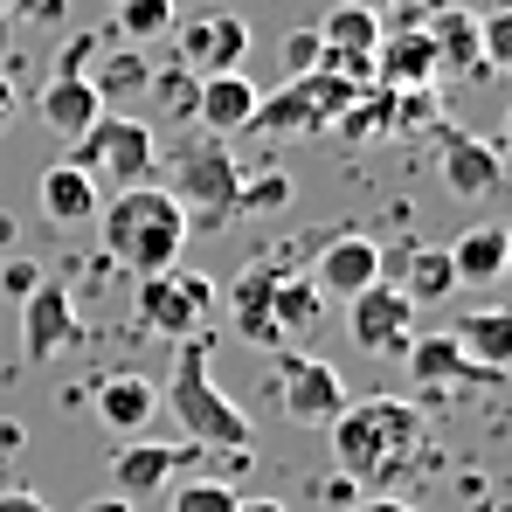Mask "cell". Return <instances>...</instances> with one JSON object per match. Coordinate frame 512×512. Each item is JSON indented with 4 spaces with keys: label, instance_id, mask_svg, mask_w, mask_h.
Segmentation results:
<instances>
[{
    "label": "cell",
    "instance_id": "6da1fadb",
    "mask_svg": "<svg viewBox=\"0 0 512 512\" xmlns=\"http://www.w3.org/2000/svg\"><path fill=\"white\" fill-rule=\"evenodd\" d=\"M333 457L360 492H402L429 464V423L402 395H367L333 416Z\"/></svg>",
    "mask_w": 512,
    "mask_h": 512
},
{
    "label": "cell",
    "instance_id": "7a4b0ae2",
    "mask_svg": "<svg viewBox=\"0 0 512 512\" xmlns=\"http://www.w3.org/2000/svg\"><path fill=\"white\" fill-rule=\"evenodd\" d=\"M97 222H104V250H111V263H125L132 277L173 270L180 250H187V236H194L187 215H180V201H173L167 187H153V180L118 187L111 208H97Z\"/></svg>",
    "mask_w": 512,
    "mask_h": 512
},
{
    "label": "cell",
    "instance_id": "3957f363",
    "mask_svg": "<svg viewBox=\"0 0 512 512\" xmlns=\"http://www.w3.org/2000/svg\"><path fill=\"white\" fill-rule=\"evenodd\" d=\"M167 409L180 416V436L187 443H201V450H222V457H236V450H250L256 429L250 416L215 388V340L208 333H194V340H173V374H167Z\"/></svg>",
    "mask_w": 512,
    "mask_h": 512
},
{
    "label": "cell",
    "instance_id": "277c9868",
    "mask_svg": "<svg viewBox=\"0 0 512 512\" xmlns=\"http://www.w3.org/2000/svg\"><path fill=\"white\" fill-rule=\"evenodd\" d=\"M173 201H180V215H187V229H201V236H215V229H229L243 208V167H236V153H229V139H194V146H180V160H173Z\"/></svg>",
    "mask_w": 512,
    "mask_h": 512
},
{
    "label": "cell",
    "instance_id": "5b68a950",
    "mask_svg": "<svg viewBox=\"0 0 512 512\" xmlns=\"http://www.w3.org/2000/svg\"><path fill=\"white\" fill-rule=\"evenodd\" d=\"M215 312H222L215 277H201V270H187V263L153 270V277L132 284V319H139L153 340H194V333H208Z\"/></svg>",
    "mask_w": 512,
    "mask_h": 512
},
{
    "label": "cell",
    "instance_id": "8992f818",
    "mask_svg": "<svg viewBox=\"0 0 512 512\" xmlns=\"http://www.w3.org/2000/svg\"><path fill=\"white\" fill-rule=\"evenodd\" d=\"M160 160V139L146 118H125V111H97L84 132L70 139V167H84L90 180H111V187H132L146 180Z\"/></svg>",
    "mask_w": 512,
    "mask_h": 512
},
{
    "label": "cell",
    "instance_id": "52a82bcc",
    "mask_svg": "<svg viewBox=\"0 0 512 512\" xmlns=\"http://www.w3.org/2000/svg\"><path fill=\"white\" fill-rule=\"evenodd\" d=\"M277 409H284L291 423H305V429H326L346 409L340 367L319 360V353H284V360H277Z\"/></svg>",
    "mask_w": 512,
    "mask_h": 512
},
{
    "label": "cell",
    "instance_id": "ba28073f",
    "mask_svg": "<svg viewBox=\"0 0 512 512\" xmlns=\"http://www.w3.org/2000/svg\"><path fill=\"white\" fill-rule=\"evenodd\" d=\"M77 340H84V319H77L70 284H63V277H42V284L21 298V360L42 367V360H56L63 346H77Z\"/></svg>",
    "mask_w": 512,
    "mask_h": 512
},
{
    "label": "cell",
    "instance_id": "9c48e42d",
    "mask_svg": "<svg viewBox=\"0 0 512 512\" xmlns=\"http://www.w3.org/2000/svg\"><path fill=\"white\" fill-rule=\"evenodd\" d=\"M346 333H353L360 353L395 360L402 346L416 340V305H409L395 284H367V291H353V298H346Z\"/></svg>",
    "mask_w": 512,
    "mask_h": 512
},
{
    "label": "cell",
    "instance_id": "30bf717a",
    "mask_svg": "<svg viewBox=\"0 0 512 512\" xmlns=\"http://www.w3.org/2000/svg\"><path fill=\"white\" fill-rule=\"evenodd\" d=\"M201 457V443H118V457H111V492L118 499H167L173 478L187 471Z\"/></svg>",
    "mask_w": 512,
    "mask_h": 512
},
{
    "label": "cell",
    "instance_id": "8fae6325",
    "mask_svg": "<svg viewBox=\"0 0 512 512\" xmlns=\"http://www.w3.org/2000/svg\"><path fill=\"white\" fill-rule=\"evenodd\" d=\"M436 160H443V187H450L457 201H485V194H499V180H506V139L443 132Z\"/></svg>",
    "mask_w": 512,
    "mask_h": 512
},
{
    "label": "cell",
    "instance_id": "7c38bea8",
    "mask_svg": "<svg viewBox=\"0 0 512 512\" xmlns=\"http://www.w3.org/2000/svg\"><path fill=\"white\" fill-rule=\"evenodd\" d=\"M305 277H312V291H319L326 305H346L353 291L381 284V243L360 236V229H346V236H333V243L319 250V263H312Z\"/></svg>",
    "mask_w": 512,
    "mask_h": 512
},
{
    "label": "cell",
    "instance_id": "4fadbf2b",
    "mask_svg": "<svg viewBox=\"0 0 512 512\" xmlns=\"http://www.w3.org/2000/svg\"><path fill=\"white\" fill-rule=\"evenodd\" d=\"M423 35H429V49H436V77H457V84L492 77V70H485V49H478V14H471L464 0L429 7Z\"/></svg>",
    "mask_w": 512,
    "mask_h": 512
},
{
    "label": "cell",
    "instance_id": "5bb4252c",
    "mask_svg": "<svg viewBox=\"0 0 512 512\" xmlns=\"http://www.w3.org/2000/svg\"><path fill=\"white\" fill-rule=\"evenodd\" d=\"M402 367H409V388H429V395H450V388H492L499 374H485V367H471L464 360V346L450 340V333H416V340L402 346Z\"/></svg>",
    "mask_w": 512,
    "mask_h": 512
},
{
    "label": "cell",
    "instance_id": "9a60e30c",
    "mask_svg": "<svg viewBox=\"0 0 512 512\" xmlns=\"http://www.w3.org/2000/svg\"><path fill=\"white\" fill-rule=\"evenodd\" d=\"M250 56V21L243 14H201L180 28V63L194 77H215V70H243Z\"/></svg>",
    "mask_w": 512,
    "mask_h": 512
},
{
    "label": "cell",
    "instance_id": "2e32d148",
    "mask_svg": "<svg viewBox=\"0 0 512 512\" xmlns=\"http://www.w3.org/2000/svg\"><path fill=\"white\" fill-rule=\"evenodd\" d=\"M90 402H97V423L111 436H139L160 409V381H146L139 367H118V374H97L90 381Z\"/></svg>",
    "mask_w": 512,
    "mask_h": 512
},
{
    "label": "cell",
    "instance_id": "e0dca14e",
    "mask_svg": "<svg viewBox=\"0 0 512 512\" xmlns=\"http://www.w3.org/2000/svg\"><path fill=\"white\" fill-rule=\"evenodd\" d=\"M250 111H256V84L243 70H215V77L194 84V111L187 118L208 139H236V132H250Z\"/></svg>",
    "mask_w": 512,
    "mask_h": 512
},
{
    "label": "cell",
    "instance_id": "ac0fdd59",
    "mask_svg": "<svg viewBox=\"0 0 512 512\" xmlns=\"http://www.w3.org/2000/svg\"><path fill=\"white\" fill-rule=\"evenodd\" d=\"M374 84L381 90H429L436 84V49L423 28H395L374 42Z\"/></svg>",
    "mask_w": 512,
    "mask_h": 512
},
{
    "label": "cell",
    "instance_id": "d6986e66",
    "mask_svg": "<svg viewBox=\"0 0 512 512\" xmlns=\"http://www.w3.org/2000/svg\"><path fill=\"white\" fill-rule=\"evenodd\" d=\"M277 263H250L243 277H236V291H229V326H236V340L250 346H284L277 333V319H270V291H277Z\"/></svg>",
    "mask_w": 512,
    "mask_h": 512
},
{
    "label": "cell",
    "instance_id": "ffe728a7",
    "mask_svg": "<svg viewBox=\"0 0 512 512\" xmlns=\"http://www.w3.org/2000/svg\"><path fill=\"white\" fill-rule=\"evenodd\" d=\"M443 250H450L457 284H499L512 270V229L506 222H478V229H464V236L443 243Z\"/></svg>",
    "mask_w": 512,
    "mask_h": 512
},
{
    "label": "cell",
    "instance_id": "44dd1931",
    "mask_svg": "<svg viewBox=\"0 0 512 512\" xmlns=\"http://www.w3.org/2000/svg\"><path fill=\"white\" fill-rule=\"evenodd\" d=\"M450 340L464 346V360H471V367H485V374H506V367H512V312H499V305L457 312Z\"/></svg>",
    "mask_w": 512,
    "mask_h": 512
},
{
    "label": "cell",
    "instance_id": "7402d4cb",
    "mask_svg": "<svg viewBox=\"0 0 512 512\" xmlns=\"http://www.w3.org/2000/svg\"><path fill=\"white\" fill-rule=\"evenodd\" d=\"M35 201H42V215L49 222H63V229H77V222H97V180L84 167H70V160H56V167H42V187H35Z\"/></svg>",
    "mask_w": 512,
    "mask_h": 512
},
{
    "label": "cell",
    "instance_id": "603a6c76",
    "mask_svg": "<svg viewBox=\"0 0 512 512\" xmlns=\"http://www.w3.org/2000/svg\"><path fill=\"white\" fill-rule=\"evenodd\" d=\"M146 84H153V56L139 49V42H104L97 49V77H90V90H97V104L111 111V104H125V97H146Z\"/></svg>",
    "mask_w": 512,
    "mask_h": 512
},
{
    "label": "cell",
    "instance_id": "cb8c5ba5",
    "mask_svg": "<svg viewBox=\"0 0 512 512\" xmlns=\"http://www.w3.org/2000/svg\"><path fill=\"white\" fill-rule=\"evenodd\" d=\"M97 111H104V104H97L90 77H49V84H42V97H35V118H42L56 139H77Z\"/></svg>",
    "mask_w": 512,
    "mask_h": 512
},
{
    "label": "cell",
    "instance_id": "d4e9b609",
    "mask_svg": "<svg viewBox=\"0 0 512 512\" xmlns=\"http://www.w3.org/2000/svg\"><path fill=\"white\" fill-rule=\"evenodd\" d=\"M250 132H270V139H284V132H319V111H312L305 84H298V77H284L277 90H256Z\"/></svg>",
    "mask_w": 512,
    "mask_h": 512
},
{
    "label": "cell",
    "instance_id": "484cf974",
    "mask_svg": "<svg viewBox=\"0 0 512 512\" xmlns=\"http://www.w3.org/2000/svg\"><path fill=\"white\" fill-rule=\"evenodd\" d=\"M395 291L423 312V305H443L450 291H457V270H450V250L443 243H416L409 263H402V277H395Z\"/></svg>",
    "mask_w": 512,
    "mask_h": 512
},
{
    "label": "cell",
    "instance_id": "4316f807",
    "mask_svg": "<svg viewBox=\"0 0 512 512\" xmlns=\"http://www.w3.org/2000/svg\"><path fill=\"white\" fill-rule=\"evenodd\" d=\"M381 35H388L381 14H374V7H353V0H333V14L319 21V42H326L333 56H374Z\"/></svg>",
    "mask_w": 512,
    "mask_h": 512
},
{
    "label": "cell",
    "instance_id": "83f0119b",
    "mask_svg": "<svg viewBox=\"0 0 512 512\" xmlns=\"http://www.w3.org/2000/svg\"><path fill=\"white\" fill-rule=\"evenodd\" d=\"M270 319H277V333L284 340H298V333H312L319 319H326V298L312 291V277H277V291H270Z\"/></svg>",
    "mask_w": 512,
    "mask_h": 512
},
{
    "label": "cell",
    "instance_id": "f1b7e54d",
    "mask_svg": "<svg viewBox=\"0 0 512 512\" xmlns=\"http://www.w3.org/2000/svg\"><path fill=\"white\" fill-rule=\"evenodd\" d=\"M111 21H118V35H125V42H139V49H146V42L173 35V21H180V14H173V0H111Z\"/></svg>",
    "mask_w": 512,
    "mask_h": 512
},
{
    "label": "cell",
    "instance_id": "f546056e",
    "mask_svg": "<svg viewBox=\"0 0 512 512\" xmlns=\"http://www.w3.org/2000/svg\"><path fill=\"white\" fill-rule=\"evenodd\" d=\"M243 215H270V208H291V173L284 167H243Z\"/></svg>",
    "mask_w": 512,
    "mask_h": 512
},
{
    "label": "cell",
    "instance_id": "4dcf8cb0",
    "mask_svg": "<svg viewBox=\"0 0 512 512\" xmlns=\"http://www.w3.org/2000/svg\"><path fill=\"white\" fill-rule=\"evenodd\" d=\"M167 512H236V485L229 478H187L180 492H167Z\"/></svg>",
    "mask_w": 512,
    "mask_h": 512
},
{
    "label": "cell",
    "instance_id": "1f68e13d",
    "mask_svg": "<svg viewBox=\"0 0 512 512\" xmlns=\"http://www.w3.org/2000/svg\"><path fill=\"white\" fill-rule=\"evenodd\" d=\"M478 49H485V70H512V7L478 14Z\"/></svg>",
    "mask_w": 512,
    "mask_h": 512
},
{
    "label": "cell",
    "instance_id": "d6a6232c",
    "mask_svg": "<svg viewBox=\"0 0 512 512\" xmlns=\"http://www.w3.org/2000/svg\"><path fill=\"white\" fill-rule=\"evenodd\" d=\"M111 35H97V28H77L70 42H63V56H56V77H90V63H97V49H104Z\"/></svg>",
    "mask_w": 512,
    "mask_h": 512
},
{
    "label": "cell",
    "instance_id": "836d02e7",
    "mask_svg": "<svg viewBox=\"0 0 512 512\" xmlns=\"http://www.w3.org/2000/svg\"><path fill=\"white\" fill-rule=\"evenodd\" d=\"M319 28H298V35H284V77H312L319 70Z\"/></svg>",
    "mask_w": 512,
    "mask_h": 512
},
{
    "label": "cell",
    "instance_id": "e575fe53",
    "mask_svg": "<svg viewBox=\"0 0 512 512\" xmlns=\"http://www.w3.org/2000/svg\"><path fill=\"white\" fill-rule=\"evenodd\" d=\"M194 84H201V77H187V70H180V77H160V70H153L146 97H160V104H173V111L187 118V111H194Z\"/></svg>",
    "mask_w": 512,
    "mask_h": 512
},
{
    "label": "cell",
    "instance_id": "d590c367",
    "mask_svg": "<svg viewBox=\"0 0 512 512\" xmlns=\"http://www.w3.org/2000/svg\"><path fill=\"white\" fill-rule=\"evenodd\" d=\"M35 284H42V263H28V256H7V263H0V291H7L14 305H21Z\"/></svg>",
    "mask_w": 512,
    "mask_h": 512
},
{
    "label": "cell",
    "instance_id": "8d00e7d4",
    "mask_svg": "<svg viewBox=\"0 0 512 512\" xmlns=\"http://www.w3.org/2000/svg\"><path fill=\"white\" fill-rule=\"evenodd\" d=\"M0 14H14V21H63V0H0Z\"/></svg>",
    "mask_w": 512,
    "mask_h": 512
},
{
    "label": "cell",
    "instance_id": "74e56055",
    "mask_svg": "<svg viewBox=\"0 0 512 512\" xmlns=\"http://www.w3.org/2000/svg\"><path fill=\"white\" fill-rule=\"evenodd\" d=\"M0 512H49V499L28 492V485H7V492H0Z\"/></svg>",
    "mask_w": 512,
    "mask_h": 512
},
{
    "label": "cell",
    "instance_id": "f35d334b",
    "mask_svg": "<svg viewBox=\"0 0 512 512\" xmlns=\"http://www.w3.org/2000/svg\"><path fill=\"white\" fill-rule=\"evenodd\" d=\"M346 512H423V506H409L402 492H381V499H367V492H360V499H353Z\"/></svg>",
    "mask_w": 512,
    "mask_h": 512
},
{
    "label": "cell",
    "instance_id": "ab89813d",
    "mask_svg": "<svg viewBox=\"0 0 512 512\" xmlns=\"http://www.w3.org/2000/svg\"><path fill=\"white\" fill-rule=\"evenodd\" d=\"M319 499H326V506H353V499H360V485H353L346 471H333V478L319 485Z\"/></svg>",
    "mask_w": 512,
    "mask_h": 512
},
{
    "label": "cell",
    "instance_id": "60d3db41",
    "mask_svg": "<svg viewBox=\"0 0 512 512\" xmlns=\"http://www.w3.org/2000/svg\"><path fill=\"white\" fill-rule=\"evenodd\" d=\"M14 125V70H0V132Z\"/></svg>",
    "mask_w": 512,
    "mask_h": 512
},
{
    "label": "cell",
    "instance_id": "b9f144b4",
    "mask_svg": "<svg viewBox=\"0 0 512 512\" xmlns=\"http://www.w3.org/2000/svg\"><path fill=\"white\" fill-rule=\"evenodd\" d=\"M84 512H139V506H132V499H118V492H104V499H90Z\"/></svg>",
    "mask_w": 512,
    "mask_h": 512
},
{
    "label": "cell",
    "instance_id": "7bdbcfd3",
    "mask_svg": "<svg viewBox=\"0 0 512 512\" xmlns=\"http://www.w3.org/2000/svg\"><path fill=\"white\" fill-rule=\"evenodd\" d=\"M471 492H478V506H471V512H506V499H492V492H485L478 478H471Z\"/></svg>",
    "mask_w": 512,
    "mask_h": 512
},
{
    "label": "cell",
    "instance_id": "ee69618b",
    "mask_svg": "<svg viewBox=\"0 0 512 512\" xmlns=\"http://www.w3.org/2000/svg\"><path fill=\"white\" fill-rule=\"evenodd\" d=\"M28 436H21V423H0V450H21Z\"/></svg>",
    "mask_w": 512,
    "mask_h": 512
},
{
    "label": "cell",
    "instance_id": "f6af8a7d",
    "mask_svg": "<svg viewBox=\"0 0 512 512\" xmlns=\"http://www.w3.org/2000/svg\"><path fill=\"white\" fill-rule=\"evenodd\" d=\"M236 512H284L277 499H236Z\"/></svg>",
    "mask_w": 512,
    "mask_h": 512
},
{
    "label": "cell",
    "instance_id": "bcb514c9",
    "mask_svg": "<svg viewBox=\"0 0 512 512\" xmlns=\"http://www.w3.org/2000/svg\"><path fill=\"white\" fill-rule=\"evenodd\" d=\"M353 7H374V14H381V0H353Z\"/></svg>",
    "mask_w": 512,
    "mask_h": 512
},
{
    "label": "cell",
    "instance_id": "7dc6e473",
    "mask_svg": "<svg viewBox=\"0 0 512 512\" xmlns=\"http://www.w3.org/2000/svg\"><path fill=\"white\" fill-rule=\"evenodd\" d=\"M0 70H7V42H0Z\"/></svg>",
    "mask_w": 512,
    "mask_h": 512
},
{
    "label": "cell",
    "instance_id": "c3c4849f",
    "mask_svg": "<svg viewBox=\"0 0 512 512\" xmlns=\"http://www.w3.org/2000/svg\"><path fill=\"white\" fill-rule=\"evenodd\" d=\"M423 7H443V0H423Z\"/></svg>",
    "mask_w": 512,
    "mask_h": 512
}]
</instances>
